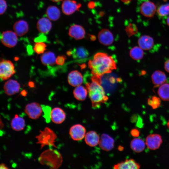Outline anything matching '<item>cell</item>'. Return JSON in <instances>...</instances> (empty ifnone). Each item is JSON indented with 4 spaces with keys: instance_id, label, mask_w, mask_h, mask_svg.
I'll list each match as a JSON object with an SVG mask.
<instances>
[{
    "instance_id": "cell-1",
    "label": "cell",
    "mask_w": 169,
    "mask_h": 169,
    "mask_svg": "<svg viewBox=\"0 0 169 169\" xmlns=\"http://www.w3.org/2000/svg\"><path fill=\"white\" fill-rule=\"evenodd\" d=\"M88 65L93 76L99 78L116 68L112 57L103 52L96 53L92 59L89 60Z\"/></svg>"
},
{
    "instance_id": "cell-2",
    "label": "cell",
    "mask_w": 169,
    "mask_h": 169,
    "mask_svg": "<svg viewBox=\"0 0 169 169\" xmlns=\"http://www.w3.org/2000/svg\"><path fill=\"white\" fill-rule=\"evenodd\" d=\"M101 82L100 78L93 76L92 81L86 84L92 106L94 108L100 107L102 103L106 101L108 99Z\"/></svg>"
},
{
    "instance_id": "cell-3",
    "label": "cell",
    "mask_w": 169,
    "mask_h": 169,
    "mask_svg": "<svg viewBox=\"0 0 169 169\" xmlns=\"http://www.w3.org/2000/svg\"><path fill=\"white\" fill-rule=\"evenodd\" d=\"M38 160L43 165L46 166L51 169H57L62 163L63 157L57 150L49 149L41 154Z\"/></svg>"
},
{
    "instance_id": "cell-4",
    "label": "cell",
    "mask_w": 169,
    "mask_h": 169,
    "mask_svg": "<svg viewBox=\"0 0 169 169\" xmlns=\"http://www.w3.org/2000/svg\"><path fill=\"white\" fill-rule=\"evenodd\" d=\"M37 144L40 145L41 149L46 146L57 148L55 145L57 136L54 132L48 127H46L43 131L40 130L39 134L35 136Z\"/></svg>"
},
{
    "instance_id": "cell-5",
    "label": "cell",
    "mask_w": 169,
    "mask_h": 169,
    "mask_svg": "<svg viewBox=\"0 0 169 169\" xmlns=\"http://www.w3.org/2000/svg\"><path fill=\"white\" fill-rule=\"evenodd\" d=\"M15 73L13 63L9 60L2 59L0 63V77L3 80H7Z\"/></svg>"
},
{
    "instance_id": "cell-6",
    "label": "cell",
    "mask_w": 169,
    "mask_h": 169,
    "mask_svg": "<svg viewBox=\"0 0 169 169\" xmlns=\"http://www.w3.org/2000/svg\"><path fill=\"white\" fill-rule=\"evenodd\" d=\"M24 110L29 118L35 120L41 115L43 110L42 107L38 103L33 102L27 105Z\"/></svg>"
},
{
    "instance_id": "cell-7",
    "label": "cell",
    "mask_w": 169,
    "mask_h": 169,
    "mask_svg": "<svg viewBox=\"0 0 169 169\" xmlns=\"http://www.w3.org/2000/svg\"><path fill=\"white\" fill-rule=\"evenodd\" d=\"M17 36L14 31H7L3 32L1 36V42L6 47L8 48L13 47L17 43Z\"/></svg>"
},
{
    "instance_id": "cell-8",
    "label": "cell",
    "mask_w": 169,
    "mask_h": 169,
    "mask_svg": "<svg viewBox=\"0 0 169 169\" xmlns=\"http://www.w3.org/2000/svg\"><path fill=\"white\" fill-rule=\"evenodd\" d=\"M86 129L82 125L77 124L71 126L69 131V134L72 139L74 141L82 140L86 134Z\"/></svg>"
},
{
    "instance_id": "cell-9",
    "label": "cell",
    "mask_w": 169,
    "mask_h": 169,
    "mask_svg": "<svg viewBox=\"0 0 169 169\" xmlns=\"http://www.w3.org/2000/svg\"><path fill=\"white\" fill-rule=\"evenodd\" d=\"M81 5L74 0H64L62 3L61 8L64 14L70 15L77 11Z\"/></svg>"
},
{
    "instance_id": "cell-10",
    "label": "cell",
    "mask_w": 169,
    "mask_h": 169,
    "mask_svg": "<svg viewBox=\"0 0 169 169\" xmlns=\"http://www.w3.org/2000/svg\"><path fill=\"white\" fill-rule=\"evenodd\" d=\"M156 11V7L152 2L147 1L143 2L140 7V12L143 16L147 17H153Z\"/></svg>"
},
{
    "instance_id": "cell-11",
    "label": "cell",
    "mask_w": 169,
    "mask_h": 169,
    "mask_svg": "<svg viewBox=\"0 0 169 169\" xmlns=\"http://www.w3.org/2000/svg\"><path fill=\"white\" fill-rule=\"evenodd\" d=\"M98 38L100 43L104 45H110L114 42L113 34L107 29H103L101 30L98 34Z\"/></svg>"
},
{
    "instance_id": "cell-12",
    "label": "cell",
    "mask_w": 169,
    "mask_h": 169,
    "mask_svg": "<svg viewBox=\"0 0 169 169\" xmlns=\"http://www.w3.org/2000/svg\"><path fill=\"white\" fill-rule=\"evenodd\" d=\"M162 140L161 136L158 134H151L146 138V143L148 148L153 150L158 149L160 146Z\"/></svg>"
},
{
    "instance_id": "cell-13",
    "label": "cell",
    "mask_w": 169,
    "mask_h": 169,
    "mask_svg": "<svg viewBox=\"0 0 169 169\" xmlns=\"http://www.w3.org/2000/svg\"><path fill=\"white\" fill-rule=\"evenodd\" d=\"M50 119L54 123L60 124L63 123L66 118L64 111L61 108L56 107L51 110Z\"/></svg>"
},
{
    "instance_id": "cell-14",
    "label": "cell",
    "mask_w": 169,
    "mask_h": 169,
    "mask_svg": "<svg viewBox=\"0 0 169 169\" xmlns=\"http://www.w3.org/2000/svg\"><path fill=\"white\" fill-rule=\"evenodd\" d=\"M20 87L19 84L17 81L10 79L5 83L3 88L7 95H12L19 91Z\"/></svg>"
},
{
    "instance_id": "cell-15",
    "label": "cell",
    "mask_w": 169,
    "mask_h": 169,
    "mask_svg": "<svg viewBox=\"0 0 169 169\" xmlns=\"http://www.w3.org/2000/svg\"><path fill=\"white\" fill-rule=\"evenodd\" d=\"M114 141L109 135L106 134H102L100 138L99 145L102 150L110 151L114 147Z\"/></svg>"
},
{
    "instance_id": "cell-16",
    "label": "cell",
    "mask_w": 169,
    "mask_h": 169,
    "mask_svg": "<svg viewBox=\"0 0 169 169\" xmlns=\"http://www.w3.org/2000/svg\"><path fill=\"white\" fill-rule=\"evenodd\" d=\"M85 34V32L84 28L79 25H73L69 29V35L76 40L83 39L84 37Z\"/></svg>"
},
{
    "instance_id": "cell-17",
    "label": "cell",
    "mask_w": 169,
    "mask_h": 169,
    "mask_svg": "<svg viewBox=\"0 0 169 169\" xmlns=\"http://www.w3.org/2000/svg\"><path fill=\"white\" fill-rule=\"evenodd\" d=\"M68 81L70 85L76 87L80 85L83 83V76L79 71L76 70H73L69 74Z\"/></svg>"
},
{
    "instance_id": "cell-18",
    "label": "cell",
    "mask_w": 169,
    "mask_h": 169,
    "mask_svg": "<svg viewBox=\"0 0 169 169\" xmlns=\"http://www.w3.org/2000/svg\"><path fill=\"white\" fill-rule=\"evenodd\" d=\"M14 31L18 36H22L26 34L29 29L27 22L21 20L16 22L13 26Z\"/></svg>"
},
{
    "instance_id": "cell-19",
    "label": "cell",
    "mask_w": 169,
    "mask_h": 169,
    "mask_svg": "<svg viewBox=\"0 0 169 169\" xmlns=\"http://www.w3.org/2000/svg\"><path fill=\"white\" fill-rule=\"evenodd\" d=\"M138 43L139 46L143 50H148L151 49L154 45V40L151 37L143 35L139 38Z\"/></svg>"
},
{
    "instance_id": "cell-20",
    "label": "cell",
    "mask_w": 169,
    "mask_h": 169,
    "mask_svg": "<svg viewBox=\"0 0 169 169\" xmlns=\"http://www.w3.org/2000/svg\"><path fill=\"white\" fill-rule=\"evenodd\" d=\"M140 165L133 159H126L115 164L114 168L115 169H138Z\"/></svg>"
},
{
    "instance_id": "cell-21",
    "label": "cell",
    "mask_w": 169,
    "mask_h": 169,
    "mask_svg": "<svg viewBox=\"0 0 169 169\" xmlns=\"http://www.w3.org/2000/svg\"><path fill=\"white\" fill-rule=\"evenodd\" d=\"M52 24L50 20L47 17H43L39 19L37 24V29L40 33H46L50 30Z\"/></svg>"
},
{
    "instance_id": "cell-22",
    "label": "cell",
    "mask_w": 169,
    "mask_h": 169,
    "mask_svg": "<svg viewBox=\"0 0 169 169\" xmlns=\"http://www.w3.org/2000/svg\"><path fill=\"white\" fill-rule=\"evenodd\" d=\"M10 125L13 130L16 131H21L25 127V120L23 117L15 114L11 121Z\"/></svg>"
},
{
    "instance_id": "cell-23",
    "label": "cell",
    "mask_w": 169,
    "mask_h": 169,
    "mask_svg": "<svg viewBox=\"0 0 169 169\" xmlns=\"http://www.w3.org/2000/svg\"><path fill=\"white\" fill-rule=\"evenodd\" d=\"M100 137L98 134L95 131H90L88 132L85 136L86 143L91 147L96 146L99 144Z\"/></svg>"
},
{
    "instance_id": "cell-24",
    "label": "cell",
    "mask_w": 169,
    "mask_h": 169,
    "mask_svg": "<svg viewBox=\"0 0 169 169\" xmlns=\"http://www.w3.org/2000/svg\"><path fill=\"white\" fill-rule=\"evenodd\" d=\"M56 59L54 54L50 51L44 52L40 57L42 64L46 66L54 65L55 63Z\"/></svg>"
},
{
    "instance_id": "cell-25",
    "label": "cell",
    "mask_w": 169,
    "mask_h": 169,
    "mask_svg": "<svg viewBox=\"0 0 169 169\" xmlns=\"http://www.w3.org/2000/svg\"><path fill=\"white\" fill-rule=\"evenodd\" d=\"M151 77L153 83L156 86H160L164 83L166 79L165 73L159 70L155 71Z\"/></svg>"
},
{
    "instance_id": "cell-26",
    "label": "cell",
    "mask_w": 169,
    "mask_h": 169,
    "mask_svg": "<svg viewBox=\"0 0 169 169\" xmlns=\"http://www.w3.org/2000/svg\"><path fill=\"white\" fill-rule=\"evenodd\" d=\"M68 55L71 54L75 59H84L87 57L89 54L88 50L83 47H80L74 49L72 52L68 51L67 52Z\"/></svg>"
},
{
    "instance_id": "cell-27",
    "label": "cell",
    "mask_w": 169,
    "mask_h": 169,
    "mask_svg": "<svg viewBox=\"0 0 169 169\" xmlns=\"http://www.w3.org/2000/svg\"><path fill=\"white\" fill-rule=\"evenodd\" d=\"M60 14L59 8L54 6H49L46 11L47 17L52 21H55L58 19L60 17Z\"/></svg>"
},
{
    "instance_id": "cell-28",
    "label": "cell",
    "mask_w": 169,
    "mask_h": 169,
    "mask_svg": "<svg viewBox=\"0 0 169 169\" xmlns=\"http://www.w3.org/2000/svg\"><path fill=\"white\" fill-rule=\"evenodd\" d=\"M130 146L131 149L133 151L139 153L144 150L145 147V144L142 139L135 138L131 141Z\"/></svg>"
},
{
    "instance_id": "cell-29",
    "label": "cell",
    "mask_w": 169,
    "mask_h": 169,
    "mask_svg": "<svg viewBox=\"0 0 169 169\" xmlns=\"http://www.w3.org/2000/svg\"><path fill=\"white\" fill-rule=\"evenodd\" d=\"M88 93L87 89L81 85L76 87L73 91V94L74 97L77 100L80 101L85 100Z\"/></svg>"
},
{
    "instance_id": "cell-30",
    "label": "cell",
    "mask_w": 169,
    "mask_h": 169,
    "mask_svg": "<svg viewBox=\"0 0 169 169\" xmlns=\"http://www.w3.org/2000/svg\"><path fill=\"white\" fill-rule=\"evenodd\" d=\"M158 95L164 101H169V84L164 83L160 85L158 90Z\"/></svg>"
},
{
    "instance_id": "cell-31",
    "label": "cell",
    "mask_w": 169,
    "mask_h": 169,
    "mask_svg": "<svg viewBox=\"0 0 169 169\" xmlns=\"http://www.w3.org/2000/svg\"><path fill=\"white\" fill-rule=\"evenodd\" d=\"M131 57L135 60H140L144 56V53L143 49L139 46H135L132 48L130 52Z\"/></svg>"
},
{
    "instance_id": "cell-32",
    "label": "cell",
    "mask_w": 169,
    "mask_h": 169,
    "mask_svg": "<svg viewBox=\"0 0 169 169\" xmlns=\"http://www.w3.org/2000/svg\"><path fill=\"white\" fill-rule=\"evenodd\" d=\"M46 44L42 42H37L34 45L33 49L35 52L38 54H43L46 50Z\"/></svg>"
},
{
    "instance_id": "cell-33",
    "label": "cell",
    "mask_w": 169,
    "mask_h": 169,
    "mask_svg": "<svg viewBox=\"0 0 169 169\" xmlns=\"http://www.w3.org/2000/svg\"><path fill=\"white\" fill-rule=\"evenodd\" d=\"M148 104L153 109H156L160 106L161 104L160 99L156 96H153L148 100Z\"/></svg>"
},
{
    "instance_id": "cell-34",
    "label": "cell",
    "mask_w": 169,
    "mask_h": 169,
    "mask_svg": "<svg viewBox=\"0 0 169 169\" xmlns=\"http://www.w3.org/2000/svg\"><path fill=\"white\" fill-rule=\"evenodd\" d=\"M158 14L160 16L164 17L169 15V3L162 5L157 10Z\"/></svg>"
},
{
    "instance_id": "cell-35",
    "label": "cell",
    "mask_w": 169,
    "mask_h": 169,
    "mask_svg": "<svg viewBox=\"0 0 169 169\" xmlns=\"http://www.w3.org/2000/svg\"><path fill=\"white\" fill-rule=\"evenodd\" d=\"M43 111L44 113V117L45 119L47 122H49L50 120V108L49 106L44 107L43 108Z\"/></svg>"
},
{
    "instance_id": "cell-36",
    "label": "cell",
    "mask_w": 169,
    "mask_h": 169,
    "mask_svg": "<svg viewBox=\"0 0 169 169\" xmlns=\"http://www.w3.org/2000/svg\"><path fill=\"white\" fill-rule=\"evenodd\" d=\"M0 14H3L5 12L7 8V3L5 0H0Z\"/></svg>"
},
{
    "instance_id": "cell-37",
    "label": "cell",
    "mask_w": 169,
    "mask_h": 169,
    "mask_svg": "<svg viewBox=\"0 0 169 169\" xmlns=\"http://www.w3.org/2000/svg\"><path fill=\"white\" fill-rule=\"evenodd\" d=\"M66 59V57L64 55L58 56L56 58L55 63L57 65H62L64 64Z\"/></svg>"
},
{
    "instance_id": "cell-38",
    "label": "cell",
    "mask_w": 169,
    "mask_h": 169,
    "mask_svg": "<svg viewBox=\"0 0 169 169\" xmlns=\"http://www.w3.org/2000/svg\"><path fill=\"white\" fill-rule=\"evenodd\" d=\"M131 134L133 136L137 137L139 136L140 133L137 129H133L131 131Z\"/></svg>"
},
{
    "instance_id": "cell-39",
    "label": "cell",
    "mask_w": 169,
    "mask_h": 169,
    "mask_svg": "<svg viewBox=\"0 0 169 169\" xmlns=\"http://www.w3.org/2000/svg\"><path fill=\"white\" fill-rule=\"evenodd\" d=\"M165 70L169 73V59L166 61L164 64Z\"/></svg>"
},
{
    "instance_id": "cell-40",
    "label": "cell",
    "mask_w": 169,
    "mask_h": 169,
    "mask_svg": "<svg viewBox=\"0 0 169 169\" xmlns=\"http://www.w3.org/2000/svg\"><path fill=\"white\" fill-rule=\"evenodd\" d=\"M0 169H8L9 168L4 163H2L0 165Z\"/></svg>"
},
{
    "instance_id": "cell-41",
    "label": "cell",
    "mask_w": 169,
    "mask_h": 169,
    "mask_svg": "<svg viewBox=\"0 0 169 169\" xmlns=\"http://www.w3.org/2000/svg\"><path fill=\"white\" fill-rule=\"evenodd\" d=\"M27 94V92L25 90H23L21 93V94L23 96H26Z\"/></svg>"
},
{
    "instance_id": "cell-42",
    "label": "cell",
    "mask_w": 169,
    "mask_h": 169,
    "mask_svg": "<svg viewBox=\"0 0 169 169\" xmlns=\"http://www.w3.org/2000/svg\"><path fill=\"white\" fill-rule=\"evenodd\" d=\"M28 85L31 87H33L34 86V84L33 82L30 81L29 82Z\"/></svg>"
},
{
    "instance_id": "cell-43",
    "label": "cell",
    "mask_w": 169,
    "mask_h": 169,
    "mask_svg": "<svg viewBox=\"0 0 169 169\" xmlns=\"http://www.w3.org/2000/svg\"><path fill=\"white\" fill-rule=\"evenodd\" d=\"M123 2L125 3H128L131 0H121Z\"/></svg>"
},
{
    "instance_id": "cell-44",
    "label": "cell",
    "mask_w": 169,
    "mask_h": 169,
    "mask_svg": "<svg viewBox=\"0 0 169 169\" xmlns=\"http://www.w3.org/2000/svg\"><path fill=\"white\" fill-rule=\"evenodd\" d=\"M166 23L168 26H169V16L166 19Z\"/></svg>"
},
{
    "instance_id": "cell-45",
    "label": "cell",
    "mask_w": 169,
    "mask_h": 169,
    "mask_svg": "<svg viewBox=\"0 0 169 169\" xmlns=\"http://www.w3.org/2000/svg\"><path fill=\"white\" fill-rule=\"evenodd\" d=\"M51 0L54 2H59L62 1L63 0Z\"/></svg>"
},
{
    "instance_id": "cell-46",
    "label": "cell",
    "mask_w": 169,
    "mask_h": 169,
    "mask_svg": "<svg viewBox=\"0 0 169 169\" xmlns=\"http://www.w3.org/2000/svg\"><path fill=\"white\" fill-rule=\"evenodd\" d=\"M167 127H168V128H169V120L167 123Z\"/></svg>"
}]
</instances>
